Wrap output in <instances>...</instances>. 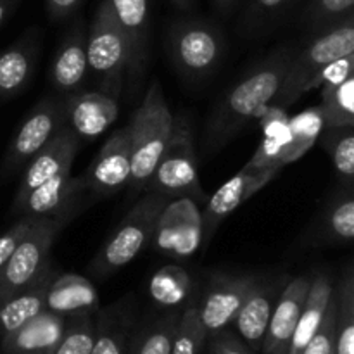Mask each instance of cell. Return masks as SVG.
Segmentation results:
<instances>
[{
  "instance_id": "cell-35",
  "label": "cell",
  "mask_w": 354,
  "mask_h": 354,
  "mask_svg": "<svg viewBox=\"0 0 354 354\" xmlns=\"http://www.w3.org/2000/svg\"><path fill=\"white\" fill-rule=\"evenodd\" d=\"M353 9L354 0H311L304 9L303 23L315 35L353 16Z\"/></svg>"
},
{
  "instance_id": "cell-28",
  "label": "cell",
  "mask_w": 354,
  "mask_h": 354,
  "mask_svg": "<svg viewBox=\"0 0 354 354\" xmlns=\"http://www.w3.org/2000/svg\"><path fill=\"white\" fill-rule=\"evenodd\" d=\"M332 294H334V283H332L330 275L318 273L315 279H311L310 289H308L306 299H304L303 310H301L299 322H297V327L294 330L287 354H303L304 348L313 337L315 330L324 318Z\"/></svg>"
},
{
  "instance_id": "cell-10",
  "label": "cell",
  "mask_w": 354,
  "mask_h": 354,
  "mask_svg": "<svg viewBox=\"0 0 354 354\" xmlns=\"http://www.w3.org/2000/svg\"><path fill=\"white\" fill-rule=\"evenodd\" d=\"M86 194H92L82 176H73L71 171L47 180L26 197L12 204L14 213L21 216L61 218L69 221L86 201Z\"/></svg>"
},
{
  "instance_id": "cell-6",
  "label": "cell",
  "mask_w": 354,
  "mask_h": 354,
  "mask_svg": "<svg viewBox=\"0 0 354 354\" xmlns=\"http://www.w3.org/2000/svg\"><path fill=\"white\" fill-rule=\"evenodd\" d=\"M86 57L88 69L99 78L100 90L120 97L127 80L128 45L109 0H102L93 14L86 33Z\"/></svg>"
},
{
  "instance_id": "cell-40",
  "label": "cell",
  "mask_w": 354,
  "mask_h": 354,
  "mask_svg": "<svg viewBox=\"0 0 354 354\" xmlns=\"http://www.w3.org/2000/svg\"><path fill=\"white\" fill-rule=\"evenodd\" d=\"M47 2L48 16L54 21H61L64 17L71 16L83 0H45Z\"/></svg>"
},
{
  "instance_id": "cell-21",
  "label": "cell",
  "mask_w": 354,
  "mask_h": 354,
  "mask_svg": "<svg viewBox=\"0 0 354 354\" xmlns=\"http://www.w3.org/2000/svg\"><path fill=\"white\" fill-rule=\"evenodd\" d=\"M280 286H282L280 280L261 282L258 279L235 317L234 324L237 327V332L251 351H261L263 339H265L273 308L283 289Z\"/></svg>"
},
{
  "instance_id": "cell-44",
  "label": "cell",
  "mask_w": 354,
  "mask_h": 354,
  "mask_svg": "<svg viewBox=\"0 0 354 354\" xmlns=\"http://www.w3.org/2000/svg\"><path fill=\"white\" fill-rule=\"evenodd\" d=\"M328 354H335V353H334V351H332V353H328Z\"/></svg>"
},
{
  "instance_id": "cell-24",
  "label": "cell",
  "mask_w": 354,
  "mask_h": 354,
  "mask_svg": "<svg viewBox=\"0 0 354 354\" xmlns=\"http://www.w3.org/2000/svg\"><path fill=\"white\" fill-rule=\"evenodd\" d=\"M45 310L62 317L95 315L99 294L88 279L76 273L55 275L45 294Z\"/></svg>"
},
{
  "instance_id": "cell-2",
  "label": "cell",
  "mask_w": 354,
  "mask_h": 354,
  "mask_svg": "<svg viewBox=\"0 0 354 354\" xmlns=\"http://www.w3.org/2000/svg\"><path fill=\"white\" fill-rule=\"evenodd\" d=\"M349 54H354V14L315 33L306 47L294 52L272 106H292L308 90L320 85L334 62Z\"/></svg>"
},
{
  "instance_id": "cell-18",
  "label": "cell",
  "mask_w": 354,
  "mask_h": 354,
  "mask_svg": "<svg viewBox=\"0 0 354 354\" xmlns=\"http://www.w3.org/2000/svg\"><path fill=\"white\" fill-rule=\"evenodd\" d=\"M310 283V277H296L283 286L263 339V354H287L289 351Z\"/></svg>"
},
{
  "instance_id": "cell-42",
  "label": "cell",
  "mask_w": 354,
  "mask_h": 354,
  "mask_svg": "<svg viewBox=\"0 0 354 354\" xmlns=\"http://www.w3.org/2000/svg\"><path fill=\"white\" fill-rule=\"evenodd\" d=\"M239 0H214V3H216L218 9H221L223 12H228V10L234 9L235 6H237Z\"/></svg>"
},
{
  "instance_id": "cell-14",
  "label": "cell",
  "mask_w": 354,
  "mask_h": 354,
  "mask_svg": "<svg viewBox=\"0 0 354 354\" xmlns=\"http://www.w3.org/2000/svg\"><path fill=\"white\" fill-rule=\"evenodd\" d=\"M156 248L169 256H189L203 244L201 214L192 199H176L161 211L156 223Z\"/></svg>"
},
{
  "instance_id": "cell-36",
  "label": "cell",
  "mask_w": 354,
  "mask_h": 354,
  "mask_svg": "<svg viewBox=\"0 0 354 354\" xmlns=\"http://www.w3.org/2000/svg\"><path fill=\"white\" fill-rule=\"evenodd\" d=\"M335 324H337V296L334 294L330 297L327 310H325L324 318H322L320 325L315 330L313 337L304 348L303 354H328L334 351L335 342Z\"/></svg>"
},
{
  "instance_id": "cell-25",
  "label": "cell",
  "mask_w": 354,
  "mask_h": 354,
  "mask_svg": "<svg viewBox=\"0 0 354 354\" xmlns=\"http://www.w3.org/2000/svg\"><path fill=\"white\" fill-rule=\"evenodd\" d=\"M37 57L38 33L35 31L0 52V99H12L26 88L33 78Z\"/></svg>"
},
{
  "instance_id": "cell-32",
  "label": "cell",
  "mask_w": 354,
  "mask_h": 354,
  "mask_svg": "<svg viewBox=\"0 0 354 354\" xmlns=\"http://www.w3.org/2000/svg\"><path fill=\"white\" fill-rule=\"evenodd\" d=\"M337 324H335V354H354V272L349 265L335 289Z\"/></svg>"
},
{
  "instance_id": "cell-16",
  "label": "cell",
  "mask_w": 354,
  "mask_h": 354,
  "mask_svg": "<svg viewBox=\"0 0 354 354\" xmlns=\"http://www.w3.org/2000/svg\"><path fill=\"white\" fill-rule=\"evenodd\" d=\"M68 127L83 140H93L106 133L120 116V97L114 93H71L64 102Z\"/></svg>"
},
{
  "instance_id": "cell-26",
  "label": "cell",
  "mask_w": 354,
  "mask_h": 354,
  "mask_svg": "<svg viewBox=\"0 0 354 354\" xmlns=\"http://www.w3.org/2000/svg\"><path fill=\"white\" fill-rule=\"evenodd\" d=\"M54 277L55 272L50 263L31 286L0 303V339L45 310V294Z\"/></svg>"
},
{
  "instance_id": "cell-11",
  "label": "cell",
  "mask_w": 354,
  "mask_h": 354,
  "mask_svg": "<svg viewBox=\"0 0 354 354\" xmlns=\"http://www.w3.org/2000/svg\"><path fill=\"white\" fill-rule=\"evenodd\" d=\"M280 166H256L245 165L244 169L232 176L225 185H221L209 199L206 201L204 213L201 214V230H203V244H209L214 232L225 218L230 216L242 203L254 196L258 190L275 178Z\"/></svg>"
},
{
  "instance_id": "cell-43",
  "label": "cell",
  "mask_w": 354,
  "mask_h": 354,
  "mask_svg": "<svg viewBox=\"0 0 354 354\" xmlns=\"http://www.w3.org/2000/svg\"><path fill=\"white\" fill-rule=\"evenodd\" d=\"M171 2H175L176 6L182 7V9H189V7L194 3V0H171Z\"/></svg>"
},
{
  "instance_id": "cell-30",
  "label": "cell",
  "mask_w": 354,
  "mask_h": 354,
  "mask_svg": "<svg viewBox=\"0 0 354 354\" xmlns=\"http://www.w3.org/2000/svg\"><path fill=\"white\" fill-rule=\"evenodd\" d=\"M180 313L169 310L131 335L128 354H169Z\"/></svg>"
},
{
  "instance_id": "cell-34",
  "label": "cell",
  "mask_w": 354,
  "mask_h": 354,
  "mask_svg": "<svg viewBox=\"0 0 354 354\" xmlns=\"http://www.w3.org/2000/svg\"><path fill=\"white\" fill-rule=\"evenodd\" d=\"M95 339V315L69 317L68 328L52 354H92Z\"/></svg>"
},
{
  "instance_id": "cell-39",
  "label": "cell",
  "mask_w": 354,
  "mask_h": 354,
  "mask_svg": "<svg viewBox=\"0 0 354 354\" xmlns=\"http://www.w3.org/2000/svg\"><path fill=\"white\" fill-rule=\"evenodd\" d=\"M207 354H254L244 342L225 328L207 335Z\"/></svg>"
},
{
  "instance_id": "cell-4",
  "label": "cell",
  "mask_w": 354,
  "mask_h": 354,
  "mask_svg": "<svg viewBox=\"0 0 354 354\" xmlns=\"http://www.w3.org/2000/svg\"><path fill=\"white\" fill-rule=\"evenodd\" d=\"M145 189L166 199H192L194 203L206 204L207 196L197 171L192 127L183 114L173 118L168 144Z\"/></svg>"
},
{
  "instance_id": "cell-37",
  "label": "cell",
  "mask_w": 354,
  "mask_h": 354,
  "mask_svg": "<svg viewBox=\"0 0 354 354\" xmlns=\"http://www.w3.org/2000/svg\"><path fill=\"white\" fill-rule=\"evenodd\" d=\"M37 221V216H21L16 223L10 228H7L2 235H0V268L7 263V259L12 256L14 249L19 245L24 235L30 232L33 223Z\"/></svg>"
},
{
  "instance_id": "cell-15",
  "label": "cell",
  "mask_w": 354,
  "mask_h": 354,
  "mask_svg": "<svg viewBox=\"0 0 354 354\" xmlns=\"http://www.w3.org/2000/svg\"><path fill=\"white\" fill-rule=\"evenodd\" d=\"M78 135L66 124L26 162L14 203L26 197L31 190L37 189L47 180L71 171L73 161L78 154Z\"/></svg>"
},
{
  "instance_id": "cell-13",
  "label": "cell",
  "mask_w": 354,
  "mask_h": 354,
  "mask_svg": "<svg viewBox=\"0 0 354 354\" xmlns=\"http://www.w3.org/2000/svg\"><path fill=\"white\" fill-rule=\"evenodd\" d=\"M131 171V138L130 128L123 127L114 131L82 178L97 196H113L128 185Z\"/></svg>"
},
{
  "instance_id": "cell-31",
  "label": "cell",
  "mask_w": 354,
  "mask_h": 354,
  "mask_svg": "<svg viewBox=\"0 0 354 354\" xmlns=\"http://www.w3.org/2000/svg\"><path fill=\"white\" fill-rule=\"evenodd\" d=\"M320 145L330 158L339 180L344 187L354 183V130L353 127L324 128Z\"/></svg>"
},
{
  "instance_id": "cell-20",
  "label": "cell",
  "mask_w": 354,
  "mask_h": 354,
  "mask_svg": "<svg viewBox=\"0 0 354 354\" xmlns=\"http://www.w3.org/2000/svg\"><path fill=\"white\" fill-rule=\"evenodd\" d=\"M69 317L44 310L21 325L17 330L0 339L2 354H52L61 342Z\"/></svg>"
},
{
  "instance_id": "cell-17",
  "label": "cell",
  "mask_w": 354,
  "mask_h": 354,
  "mask_svg": "<svg viewBox=\"0 0 354 354\" xmlns=\"http://www.w3.org/2000/svg\"><path fill=\"white\" fill-rule=\"evenodd\" d=\"M322 82L318 114L324 128L354 127V54L334 62Z\"/></svg>"
},
{
  "instance_id": "cell-23",
  "label": "cell",
  "mask_w": 354,
  "mask_h": 354,
  "mask_svg": "<svg viewBox=\"0 0 354 354\" xmlns=\"http://www.w3.org/2000/svg\"><path fill=\"white\" fill-rule=\"evenodd\" d=\"M311 244L317 245H351L354 239V194L353 187L339 189L315 221Z\"/></svg>"
},
{
  "instance_id": "cell-7",
  "label": "cell",
  "mask_w": 354,
  "mask_h": 354,
  "mask_svg": "<svg viewBox=\"0 0 354 354\" xmlns=\"http://www.w3.org/2000/svg\"><path fill=\"white\" fill-rule=\"evenodd\" d=\"M68 225L61 218H37L12 256L0 268V303L21 292L50 265V251L59 232Z\"/></svg>"
},
{
  "instance_id": "cell-19",
  "label": "cell",
  "mask_w": 354,
  "mask_h": 354,
  "mask_svg": "<svg viewBox=\"0 0 354 354\" xmlns=\"http://www.w3.org/2000/svg\"><path fill=\"white\" fill-rule=\"evenodd\" d=\"M109 6L127 38V82L133 88L140 83L147 61L149 0H109Z\"/></svg>"
},
{
  "instance_id": "cell-29",
  "label": "cell",
  "mask_w": 354,
  "mask_h": 354,
  "mask_svg": "<svg viewBox=\"0 0 354 354\" xmlns=\"http://www.w3.org/2000/svg\"><path fill=\"white\" fill-rule=\"evenodd\" d=\"M192 279L183 268L166 265L149 280V296L161 310H178L192 294Z\"/></svg>"
},
{
  "instance_id": "cell-41",
  "label": "cell",
  "mask_w": 354,
  "mask_h": 354,
  "mask_svg": "<svg viewBox=\"0 0 354 354\" xmlns=\"http://www.w3.org/2000/svg\"><path fill=\"white\" fill-rule=\"evenodd\" d=\"M17 0H0V26L6 23L7 17L10 16L12 9L16 7Z\"/></svg>"
},
{
  "instance_id": "cell-3",
  "label": "cell",
  "mask_w": 354,
  "mask_h": 354,
  "mask_svg": "<svg viewBox=\"0 0 354 354\" xmlns=\"http://www.w3.org/2000/svg\"><path fill=\"white\" fill-rule=\"evenodd\" d=\"M171 127L173 114L166 104L161 83L154 80L128 123L131 138V171L127 187L133 196L147 185L168 144Z\"/></svg>"
},
{
  "instance_id": "cell-38",
  "label": "cell",
  "mask_w": 354,
  "mask_h": 354,
  "mask_svg": "<svg viewBox=\"0 0 354 354\" xmlns=\"http://www.w3.org/2000/svg\"><path fill=\"white\" fill-rule=\"evenodd\" d=\"M290 0H251L248 12V26L256 30L261 24L268 23L270 19L282 12Z\"/></svg>"
},
{
  "instance_id": "cell-5",
  "label": "cell",
  "mask_w": 354,
  "mask_h": 354,
  "mask_svg": "<svg viewBox=\"0 0 354 354\" xmlns=\"http://www.w3.org/2000/svg\"><path fill=\"white\" fill-rule=\"evenodd\" d=\"M168 201L154 192H147L137 201L97 252L90 265V272L97 279H107L133 261L138 252L154 237L158 218Z\"/></svg>"
},
{
  "instance_id": "cell-8",
  "label": "cell",
  "mask_w": 354,
  "mask_h": 354,
  "mask_svg": "<svg viewBox=\"0 0 354 354\" xmlns=\"http://www.w3.org/2000/svg\"><path fill=\"white\" fill-rule=\"evenodd\" d=\"M168 48L180 75L190 80L209 76L223 57L225 41L218 28L203 19L175 23L169 30Z\"/></svg>"
},
{
  "instance_id": "cell-9",
  "label": "cell",
  "mask_w": 354,
  "mask_h": 354,
  "mask_svg": "<svg viewBox=\"0 0 354 354\" xmlns=\"http://www.w3.org/2000/svg\"><path fill=\"white\" fill-rule=\"evenodd\" d=\"M66 124L68 121L64 102L50 97L40 100L14 133L3 156L0 176H9L24 168L26 162Z\"/></svg>"
},
{
  "instance_id": "cell-33",
  "label": "cell",
  "mask_w": 354,
  "mask_h": 354,
  "mask_svg": "<svg viewBox=\"0 0 354 354\" xmlns=\"http://www.w3.org/2000/svg\"><path fill=\"white\" fill-rule=\"evenodd\" d=\"M206 341V328L201 324L196 304L187 306L180 313L175 337H173L171 353L169 354H203Z\"/></svg>"
},
{
  "instance_id": "cell-22",
  "label": "cell",
  "mask_w": 354,
  "mask_h": 354,
  "mask_svg": "<svg viewBox=\"0 0 354 354\" xmlns=\"http://www.w3.org/2000/svg\"><path fill=\"white\" fill-rule=\"evenodd\" d=\"M86 73H88L86 31L82 23H76L59 44L48 78L57 92L71 95L85 83Z\"/></svg>"
},
{
  "instance_id": "cell-12",
  "label": "cell",
  "mask_w": 354,
  "mask_h": 354,
  "mask_svg": "<svg viewBox=\"0 0 354 354\" xmlns=\"http://www.w3.org/2000/svg\"><path fill=\"white\" fill-rule=\"evenodd\" d=\"M258 277L254 275H225L214 273L204 289L203 299L196 304L201 324L206 334H216L234 324L245 297L252 290Z\"/></svg>"
},
{
  "instance_id": "cell-1",
  "label": "cell",
  "mask_w": 354,
  "mask_h": 354,
  "mask_svg": "<svg viewBox=\"0 0 354 354\" xmlns=\"http://www.w3.org/2000/svg\"><path fill=\"white\" fill-rule=\"evenodd\" d=\"M294 52L296 50L289 45L275 48L225 92L206 123V154L220 152L248 127L249 121L258 118L265 107L272 104L282 86Z\"/></svg>"
},
{
  "instance_id": "cell-27",
  "label": "cell",
  "mask_w": 354,
  "mask_h": 354,
  "mask_svg": "<svg viewBox=\"0 0 354 354\" xmlns=\"http://www.w3.org/2000/svg\"><path fill=\"white\" fill-rule=\"evenodd\" d=\"M133 332V310L128 301L95 313V339L92 354H128Z\"/></svg>"
}]
</instances>
